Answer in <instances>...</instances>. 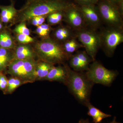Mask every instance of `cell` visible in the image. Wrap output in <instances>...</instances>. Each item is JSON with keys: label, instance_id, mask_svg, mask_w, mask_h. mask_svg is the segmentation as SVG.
Returning <instances> with one entry per match:
<instances>
[{"label": "cell", "instance_id": "10", "mask_svg": "<svg viewBox=\"0 0 123 123\" xmlns=\"http://www.w3.org/2000/svg\"><path fill=\"white\" fill-rule=\"evenodd\" d=\"M79 7L87 27L97 30L102 24L95 5L81 6Z\"/></svg>", "mask_w": 123, "mask_h": 123}, {"label": "cell", "instance_id": "19", "mask_svg": "<svg viewBox=\"0 0 123 123\" xmlns=\"http://www.w3.org/2000/svg\"><path fill=\"white\" fill-rule=\"evenodd\" d=\"M13 40L9 33L4 30L0 33V48L10 49L14 48Z\"/></svg>", "mask_w": 123, "mask_h": 123}, {"label": "cell", "instance_id": "7", "mask_svg": "<svg viewBox=\"0 0 123 123\" xmlns=\"http://www.w3.org/2000/svg\"><path fill=\"white\" fill-rule=\"evenodd\" d=\"M75 31L77 39L85 48L86 52L93 61H94L98 50L101 48L99 33L97 30L88 27Z\"/></svg>", "mask_w": 123, "mask_h": 123}, {"label": "cell", "instance_id": "3", "mask_svg": "<svg viewBox=\"0 0 123 123\" xmlns=\"http://www.w3.org/2000/svg\"><path fill=\"white\" fill-rule=\"evenodd\" d=\"M35 52L40 60L53 65L64 64L69 57L64 50L62 44L50 37L43 39L37 43Z\"/></svg>", "mask_w": 123, "mask_h": 123}, {"label": "cell", "instance_id": "1", "mask_svg": "<svg viewBox=\"0 0 123 123\" xmlns=\"http://www.w3.org/2000/svg\"><path fill=\"white\" fill-rule=\"evenodd\" d=\"M71 4L66 0H32L18 10L17 15L20 21L25 22L35 17L64 11Z\"/></svg>", "mask_w": 123, "mask_h": 123}, {"label": "cell", "instance_id": "32", "mask_svg": "<svg viewBox=\"0 0 123 123\" xmlns=\"http://www.w3.org/2000/svg\"><path fill=\"white\" fill-rule=\"evenodd\" d=\"M27 1H30L32 0H27Z\"/></svg>", "mask_w": 123, "mask_h": 123}, {"label": "cell", "instance_id": "31", "mask_svg": "<svg viewBox=\"0 0 123 123\" xmlns=\"http://www.w3.org/2000/svg\"><path fill=\"white\" fill-rule=\"evenodd\" d=\"M4 30L3 24L2 23V22L0 20V33Z\"/></svg>", "mask_w": 123, "mask_h": 123}, {"label": "cell", "instance_id": "30", "mask_svg": "<svg viewBox=\"0 0 123 123\" xmlns=\"http://www.w3.org/2000/svg\"><path fill=\"white\" fill-rule=\"evenodd\" d=\"M106 0L117 4H119L123 2V0Z\"/></svg>", "mask_w": 123, "mask_h": 123}, {"label": "cell", "instance_id": "23", "mask_svg": "<svg viewBox=\"0 0 123 123\" xmlns=\"http://www.w3.org/2000/svg\"><path fill=\"white\" fill-rule=\"evenodd\" d=\"M69 65L73 70L77 72H83L84 71L80 60L76 54L72 55L69 56Z\"/></svg>", "mask_w": 123, "mask_h": 123}, {"label": "cell", "instance_id": "6", "mask_svg": "<svg viewBox=\"0 0 123 123\" xmlns=\"http://www.w3.org/2000/svg\"><path fill=\"white\" fill-rule=\"evenodd\" d=\"M98 33L101 48L106 55L111 57L117 47L123 43V27L106 26Z\"/></svg>", "mask_w": 123, "mask_h": 123}, {"label": "cell", "instance_id": "16", "mask_svg": "<svg viewBox=\"0 0 123 123\" xmlns=\"http://www.w3.org/2000/svg\"><path fill=\"white\" fill-rule=\"evenodd\" d=\"M13 59V54L10 49L0 48V72L6 71L7 67Z\"/></svg>", "mask_w": 123, "mask_h": 123}, {"label": "cell", "instance_id": "28", "mask_svg": "<svg viewBox=\"0 0 123 123\" xmlns=\"http://www.w3.org/2000/svg\"><path fill=\"white\" fill-rule=\"evenodd\" d=\"M80 6L85 5H95L99 0H73Z\"/></svg>", "mask_w": 123, "mask_h": 123}, {"label": "cell", "instance_id": "20", "mask_svg": "<svg viewBox=\"0 0 123 123\" xmlns=\"http://www.w3.org/2000/svg\"><path fill=\"white\" fill-rule=\"evenodd\" d=\"M25 84L20 78L17 77L11 76L8 79L7 88L4 93L5 94H11L19 86Z\"/></svg>", "mask_w": 123, "mask_h": 123}, {"label": "cell", "instance_id": "12", "mask_svg": "<svg viewBox=\"0 0 123 123\" xmlns=\"http://www.w3.org/2000/svg\"><path fill=\"white\" fill-rule=\"evenodd\" d=\"M67 74V70L65 64H64V66L60 65L56 67L54 66L43 80L60 82L65 85Z\"/></svg>", "mask_w": 123, "mask_h": 123}, {"label": "cell", "instance_id": "9", "mask_svg": "<svg viewBox=\"0 0 123 123\" xmlns=\"http://www.w3.org/2000/svg\"><path fill=\"white\" fill-rule=\"evenodd\" d=\"M63 20L75 31L87 27L79 7L73 4L64 11Z\"/></svg>", "mask_w": 123, "mask_h": 123}, {"label": "cell", "instance_id": "24", "mask_svg": "<svg viewBox=\"0 0 123 123\" xmlns=\"http://www.w3.org/2000/svg\"><path fill=\"white\" fill-rule=\"evenodd\" d=\"M52 30L50 25L48 24L43 23V24L37 26L36 30L37 34L44 38H50V35Z\"/></svg>", "mask_w": 123, "mask_h": 123}, {"label": "cell", "instance_id": "21", "mask_svg": "<svg viewBox=\"0 0 123 123\" xmlns=\"http://www.w3.org/2000/svg\"><path fill=\"white\" fill-rule=\"evenodd\" d=\"M64 11H57L47 15L46 18L49 25H55L60 23L63 20Z\"/></svg>", "mask_w": 123, "mask_h": 123}, {"label": "cell", "instance_id": "2", "mask_svg": "<svg viewBox=\"0 0 123 123\" xmlns=\"http://www.w3.org/2000/svg\"><path fill=\"white\" fill-rule=\"evenodd\" d=\"M65 65L68 73L65 85L77 100L86 106L90 102L91 93L94 84L88 79L86 73L73 70L67 64Z\"/></svg>", "mask_w": 123, "mask_h": 123}, {"label": "cell", "instance_id": "27", "mask_svg": "<svg viewBox=\"0 0 123 123\" xmlns=\"http://www.w3.org/2000/svg\"><path fill=\"white\" fill-rule=\"evenodd\" d=\"M8 79L4 72H0V90L3 93L6 90L8 85Z\"/></svg>", "mask_w": 123, "mask_h": 123}, {"label": "cell", "instance_id": "26", "mask_svg": "<svg viewBox=\"0 0 123 123\" xmlns=\"http://www.w3.org/2000/svg\"><path fill=\"white\" fill-rule=\"evenodd\" d=\"M16 39L18 42L23 44H27L33 43L34 39L30 35L19 34L17 35Z\"/></svg>", "mask_w": 123, "mask_h": 123}, {"label": "cell", "instance_id": "29", "mask_svg": "<svg viewBox=\"0 0 123 123\" xmlns=\"http://www.w3.org/2000/svg\"><path fill=\"white\" fill-rule=\"evenodd\" d=\"M78 123H90L88 119L85 120L84 119H81L80 120ZM110 123H119L116 121V117H115L114 119Z\"/></svg>", "mask_w": 123, "mask_h": 123}, {"label": "cell", "instance_id": "11", "mask_svg": "<svg viewBox=\"0 0 123 123\" xmlns=\"http://www.w3.org/2000/svg\"><path fill=\"white\" fill-rule=\"evenodd\" d=\"M53 38H51L61 44L74 37H76L75 31L67 25H61L54 30Z\"/></svg>", "mask_w": 123, "mask_h": 123}, {"label": "cell", "instance_id": "14", "mask_svg": "<svg viewBox=\"0 0 123 123\" xmlns=\"http://www.w3.org/2000/svg\"><path fill=\"white\" fill-rule=\"evenodd\" d=\"M35 55V52L28 45L22 44L18 46L15 49L13 54V59H34Z\"/></svg>", "mask_w": 123, "mask_h": 123}, {"label": "cell", "instance_id": "15", "mask_svg": "<svg viewBox=\"0 0 123 123\" xmlns=\"http://www.w3.org/2000/svg\"><path fill=\"white\" fill-rule=\"evenodd\" d=\"M54 66L52 64L42 61L37 62L35 68L36 80H44Z\"/></svg>", "mask_w": 123, "mask_h": 123}, {"label": "cell", "instance_id": "17", "mask_svg": "<svg viewBox=\"0 0 123 123\" xmlns=\"http://www.w3.org/2000/svg\"><path fill=\"white\" fill-rule=\"evenodd\" d=\"M88 107V114L92 117L93 119V122L95 123H101L103 119L108 117H111V115L106 114L98 108L89 103L86 106Z\"/></svg>", "mask_w": 123, "mask_h": 123}, {"label": "cell", "instance_id": "5", "mask_svg": "<svg viewBox=\"0 0 123 123\" xmlns=\"http://www.w3.org/2000/svg\"><path fill=\"white\" fill-rule=\"evenodd\" d=\"M36 63L34 59H13L9 64L6 71L11 76L20 78L25 84L31 83L36 81Z\"/></svg>", "mask_w": 123, "mask_h": 123}, {"label": "cell", "instance_id": "18", "mask_svg": "<svg viewBox=\"0 0 123 123\" xmlns=\"http://www.w3.org/2000/svg\"><path fill=\"white\" fill-rule=\"evenodd\" d=\"M64 50L69 56L77 51L79 49L83 47L81 43L74 37L67 40L62 44Z\"/></svg>", "mask_w": 123, "mask_h": 123}, {"label": "cell", "instance_id": "13", "mask_svg": "<svg viewBox=\"0 0 123 123\" xmlns=\"http://www.w3.org/2000/svg\"><path fill=\"white\" fill-rule=\"evenodd\" d=\"M10 1L11 4L9 5H0V20L3 24L8 23L17 14L18 10L15 9L14 1Z\"/></svg>", "mask_w": 123, "mask_h": 123}, {"label": "cell", "instance_id": "22", "mask_svg": "<svg viewBox=\"0 0 123 123\" xmlns=\"http://www.w3.org/2000/svg\"><path fill=\"white\" fill-rule=\"evenodd\" d=\"M76 54L81 62L84 71H86L89 68L90 63L93 60L86 51H79Z\"/></svg>", "mask_w": 123, "mask_h": 123}, {"label": "cell", "instance_id": "8", "mask_svg": "<svg viewBox=\"0 0 123 123\" xmlns=\"http://www.w3.org/2000/svg\"><path fill=\"white\" fill-rule=\"evenodd\" d=\"M93 62L86 73L88 79L94 84L111 85L118 74V73L108 69L95 60Z\"/></svg>", "mask_w": 123, "mask_h": 123}, {"label": "cell", "instance_id": "25", "mask_svg": "<svg viewBox=\"0 0 123 123\" xmlns=\"http://www.w3.org/2000/svg\"><path fill=\"white\" fill-rule=\"evenodd\" d=\"M14 31L17 34H22L30 35V30L27 27L25 22H22L17 26L14 29Z\"/></svg>", "mask_w": 123, "mask_h": 123}, {"label": "cell", "instance_id": "4", "mask_svg": "<svg viewBox=\"0 0 123 123\" xmlns=\"http://www.w3.org/2000/svg\"><path fill=\"white\" fill-rule=\"evenodd\" d=\"M97 5L102 23L106 26L123 28V2L117 4L106 0H99Z\"/></svg>", "mask_w": 123, "mask_h": 123}]
</instances>
